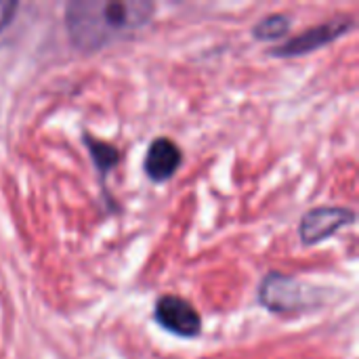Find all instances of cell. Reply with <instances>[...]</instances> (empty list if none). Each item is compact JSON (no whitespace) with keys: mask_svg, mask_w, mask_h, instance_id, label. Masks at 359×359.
I'll return each instance as SVG.
<instances>
[{"mask_svg":"<svg viewBox=\"0 0 359 359\" xmlns=\"http://www.w3.org/2000/svg\"><path fill=\"white\" fill-rule=\"evenodd\" d=\"M349 27H353V21L343 17V19H334L330 23H324V25H318L301 36H297L294 40H288L286 44L278 46L273 53L278 57H299V55H305V53H311L324 44H330L332 40H337L339 36H343Z\"/></svg>","mask_w":359,"mask_h":359,"instance_id":"5","label":"cell"},{"mask_svg":"<svg viewBox=\"0 0 359 359\" xmlns=\"http://www.w3.org/2000/svg\"><path fill=\"white\" fill-rule=\"evenodd\" d=\"M181 162H183V154L179 145L166 137H160L149 145L143 166H145V175L154 183H164L179 170Z\"/></svg>","mask_w":359,"mask_h":359,"instance_id":"6","label":"cell"},{"mask_svg":"<svg viewBox=\"0 0 359 359\" xmlns=\"http://www.w3.org/2000/svg\"><path fill=\"white\" fill-rule=\"evenodd\" d=\"M290 27V19L284 15H269L267 19H263L257 27H255V36L259 40H276L280 36H284Z\"/></svg>","mask_w":359,"mask_h":359,"instance_id":"8","label":"cell"},{"mask_svg":"<svg viewBox=\"0 0 359 359\" xmlns=\"http://www.w3.org/2000/svg\"><path fill=\"white\" fill-rule=\"evenodd\" d=\"M259 297L261 303L276 313H292L305 305L301 284L284 273H269L261 284Z\"/></svg>","mask_w":359,"mask_h":359,"instance_id":"4","label":"cell"},{"mask_svg":"<svg viewBox=\"0 0 359 359\" xmlns=\"http://www.w3.org/2000/svg\"><path fill=\"white\" fill-rule=\"evenodd\" d=\"M154 316H156V322L164 330H168L177 337L194 339L202 332V318H200L198 309L181 297L166 294V297L158 299Z\"/></svg>","mask_w":359,"mask_h":359,"instance_id":"2","label":"cell"},{"mask_svg":"<svg viewBox=\"0 0 359 359\" xmlns=\"http://www.w3.org/2000/svg\"><path fill=\"white\" fill-rule=\"evenodd\" d=\"M355 215L349 208L341 206H320L309 210L299 227L303 244H320L332 233H337L341 227L351 225Z\"/></svg>","mask_w":359,"mask_h":359,"instance_id":"3","label":"cell"},{"mask_svg":"<svg viewBox=\"0 0 359 359\" xmlns=\"http://www.w3.org/2000/svg\"><path fill=\"white\" fill-rule=\"evenodd\" d=\"M19 8L17 2H8V0H0V32L13 21L15 11Z\"/></svg>","mask_w":359,"mask_h":359,"instance_id":"9","label":"cell"},{"mask_svg":"<svg viewBox=\"0 0 359 359\" xmlns=\"http://www.w3.org/2000/svg\"><path fill=\"white\" fill-rule=\"evenodd\" d=\"M154 11L145 0H76L65 8V25L72 44L97 50L143 27Z\"/></svg>","mask_w":359,"mask_h":359,"instance_id":"1","label":"cell"},{"mask_svg":"<svg viewBox=\"0 0 359 359\" xmlns=\"http://www.w3.org/2000/svg\"><path fill=\"white\" fill-rule=\"evenodd\" d=\"M84 143L88 145L90 158H93V162L97 164L99 170L105 172V170H111L118 164L120 154H118V149L111 143L99 141V139H93V137H84Z\"/></svg>","mask_w":359,"mask_h":359,"instance_id":"7","label":"cell"}]
</instances>
